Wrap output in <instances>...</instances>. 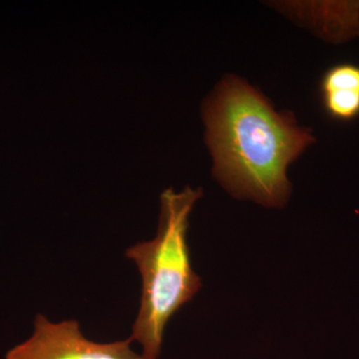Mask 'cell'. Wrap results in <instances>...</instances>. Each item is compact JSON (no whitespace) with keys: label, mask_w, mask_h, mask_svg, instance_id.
Listing matches in <instances>:
<instances>
[{"label":"cell","mask_w":359,"mask_h":359,"mask_svg":"<svg viewBox=\"0 0 359 359\" xmlns=\"http://www.w3.org/2000/svg\"><path fill=\"white\" fill-rule=\"evenodd\" d=\"M204 110L215 177L236 197L283 207L287 167L313 142L311 133L236 77L219 85Z\"/></svg>","instance_id":"cell-1"},{"label":"cell","mask_w":359,"mask_h":359,"mask_svg":"<svg viewBox=\"0 0 359 359\" xmlns=\"http://www.w3.org/2000/svg\"><path fill=\"white\" fill-rule=\"evenodd\" d=\"M323 105L328 114L349 121L359 116V66L339 65L330 68L321 82Z\"/></svg>","instance_id":"cell-4"},{"label":"cell","mask_w":359,"mask_h":359,"mask_svg":"<svg viewBox=\"0 0 359 359\" xmlns=\"http://www.w3.org/2000/svg\"><path fill=\"white\" fill-rule=\"evenodd\" d=\"M358 35H359V30H358Z\"/></svg>","instance_id":"cell-6"},{"label":"cell","mask_w":359,"mask_h":359,"mask_svg":"<svg viewBox=\"0 0 359 359\" xmlns=\"http://www.w3.org/2000/svg\"><path fill=\"white\" fill-rule=\"evenodd\" d=\"M132 339L99 344L82 334L76 320L51 323L35 318L34 332L7 353L6 359H147L131 348Z\"/></svg>","instance_id":"cell-3"},{"label":"cell","mask_w":359,"mask_h":359,"mask_svg":"<svg viewBox=\"0 0 359 359\" xmlns=\"http://www.w3.org/2000/svg\"><path fill=\"white\" fill-rule=\"evenodd\" d=\"M306 16L330 41L342 42L358 34L359 1H320L302 4Z\"/></svg>","instance_id":"cell-5"},{"label":"cell","mask_w":359,"mask_h":359,"mask_svg":"<svg viewBox=\"0 0 359 359\" xmlns=\"http://www.w3.org/2000/svg\"><path fill=\"white\" fill-rule=\"evenodd\" d=\"M201 197L202 190L190 187L179 193L165 190L160 198L157 235L152 241L132 245L125 254L141 273L140 309L130 339L143 347L145 358H159L170 318L202 287L187 243L189 216Z\"/></svg>","instance_id":"cell-2"}]
</instances>
